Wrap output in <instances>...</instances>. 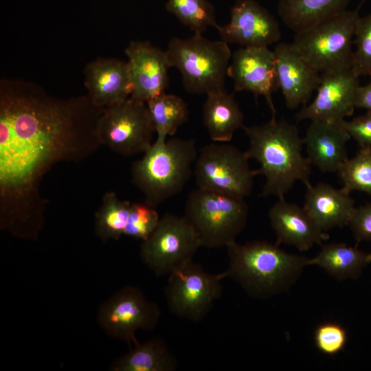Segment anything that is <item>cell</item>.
Instances as JSON below:
<instances>
[{
	"label": "cell",
	"instance_id": "1",
	"mask_svg": "<svg viewBox=\"0 0 371 371\" xmlns=\"http://www.w3.org/2000/svg\"><path fill=\"white\" fill-rule=\"evenodd\" d=\"M104 109L87 94L60 98L32 82L1 80V229L37 239L47 204L42 180L55 165L80 162L98 149Z\"/></svg>",
	"mask_w": 371,
	"mask_h": 371
},
{
	"label": "cell",
	"instance_id": "2",
	"mask_svg": "<svg viewBox=\"0 0 371 371\" xmlns=\"http://www.w3.org/2000/svg\"><path fill=\"white\" fill-rule=\"evenodd\" d=\"M243 128L249 144L246 154L260 164L256 175L265 177L262 196L284 198L297 181L311 185V164L302 153L303 138L295 125L273 115L265 124Z\"/></svg>",
	"mask_w": 371,
	"mask_h": 371
},
{
	"label": "cell",
	"instance_id": "3",
	"mask_svg": "<svg viewBox=\"0 0 371 371\" xmlns=\"http://www.w3.org/2000/svg\"><path fill=\"white\" fill-rule=\"evenodd\" d=\"M226 278L250 296L267 299L288 291L298 280L309 258L289 254L278 244L255 240L227 245Z\"/></svg>",
	"mask_w": 371,
	"mask_h": 371
},
{
	"label": "cell",
	"instance_id": "4",
	"mask_svg": "<svg viewBox=\"0 0 371 371\" xmlns=\"http://www.w3.org/2000/svg\"><path fill=\"white\" fill-rule=\"evenodd\" d=\"M131 168L133 184L144 202L157 207L182 190L197 158L196 141L157 137Z\"/></svg>",
	"mask_w": 371,
	"mask_h": 371
},
{
	"label": "cell",
	"instance_id": "5",
	"mask_svg": "<svg viewBox=\"0 0 371 371\" xmlns=\"http://www.w3.org/2000/svg\"><path fill=\"white\" fill-rule=\"evenodd\" d=\"M165 52L170 67L180 72L188 92L207 95L225 90L232 55L226 42L194 33L188 38H171Z\"/></svg>",
	"mask_w": 371,
	"mask_h": 371
},
{
	"label": "cell",
	"instance_id": "6",
	"mask_svg": "<svg viewBox=\"0 0 371 371\" xmlns=\"http://www.w3.org/2000/svg\"><path fill=\"white\" fill-rule=\"evenodd\" d=\"M185 210L201 247L207 248L227 247L235 242L248 216L244 198L199 188L189 194Z\"/></svg>",
	"mask_w": 371,
	"mask_h": 371
},
{
	"label": "cell",
	"instance_id": "7",
	"mask_svg": "<svg viewBox=\"0 0 371 371\" xmlns=\"http://www.w3.org/2000/svg\"><path fill=\"white\" fill-rule=\"evenodd\" d=\"M357 10H348L296 32L291 43L319 73L352 68Z\"/></svg>",
	"mask_w": 371,
	"mask_h": 371
},
{
	"label": "cell",
	"instance_id": "8",
	"mask_svg": "<svg viewBox=\"0 0 371 371\" xmlns=\"http://www.w3.org/2000/svg\"><path fill=\"white\" fill-rule=\"evenodd\" d=\"M249 159L246 152L233 145L205 146L194 170L198 188L245 199L251 194L256 175L249 167Z\"/></svg>",
	"mask_w": 371,
	"mask_h": 371
},
{
	"label": "cell",
	"instance_id": "9",
	"mask_svg": "<svg viewBox=\"0 0 371 371\" xmlns=\"http://www.w3.org/2000/svg\"><path fill=\"white\" fill-rule=\"evenodd\" d=\"M155 133L146 103L131 97L105 108L98 127L101 146L123 156L144 153Z\"/></svg>",
	"mask_w": 371,
	"mask_h": 371
},
{
	"label": "cell",
	"instance_id": "10",
	"mask_svg": "<svg viewBox=\"0 0 371 371\" xmlns=\"http://www.w3.org/2000/svg\"><path fill=\"white\" fill-rule=\"evenodd\" d=\"M225 271L207 272L190 261L168 275L165 295L169 310L178 317L193 322L203 320L223 292Z\"/></svg>",
	"mask_w": 371,
	"mask_h": 371
},
{
	"label": "cell",
	"instance_id": "11",
	"mask_svg": "<svg viewBox=\"0 0 371 371\" xmlns=\"http://www.w3.org/2000/svg\"><path fill=\"white\" fill-rule=\"evenodd\" d=\"M200 247L199 236L185 216L166 214L160 218L151 235L142 242L140 256L157 276H168L192 261Z\"/></svg>",
	"mask_w": 371,
	"mask_h": 371
},
{
	"label": "cell",
	"instance_id": "12",
	"mask_svg": "<svg viewBox=\"0 0 371 371\" xmlns=\"http://www.w3.org/2000/svg\"><path fill=\"white\" fill-rule=\"evenodd\" d=\"M160 315L158 305L139 288L126 286L100 306L98 322L109 336L132 347L139 342L136 332L154 329Z\"/></svg>",
	"mask_w": 371,
	"mask_h": 371
},
{
	"label": "cell",
	"instance_id": "13",
	"mask_svg": "<svg viewBox=\"0 0 371 371\" xmlns=\"http://www.w3.org/2000/svg\"><path fill=\"white\" fill-rule=\"evenodd\" d=\"M359 78L351 67L321 74L315 98L297 112V120L328 122L345 120L356 108Z\"/></svg>",
	"mask_w": 371,
	"mask_h": 371
},
{
	"label": "cell",
	"instance_id": "14",
	"mask_svg": "<svg viewBox=\"0 0 371 371\" xmlns=\"http://www.w3.org/2000/svg\"><path fill=\"white\" fill-rule=\"evenodd\" d=\"M227 76L236 91H246L265 97L273 115L276 109L272 94L278 89L273 51L266 47H242L232 55Z\"/></svg>",
	"mask_w": 371,
	"mask_h": 371
},
{
	"label": "cell",
	"instance_id": "15",
	"mask_svg": "<svg viewBox=\"0 0 371 371\" xmlns=\"http://www.w3.org/2000/svg\"><path fill=\"white\" fill-rule=\"evenodd\" d=\"M217 31L222 41L242 47H268L281 38L278 21L256 0H238L229 22Z\"/></svg>",
	"mask_w": 371,
	"mask_h": 371
},
{
	"label": "cell",
	"instance_id": "16",
	"mask_svg": "<svg viewBox=\"0 0 371 371\" xmlns=\"http://www.w3.org/2000/svg\"><path fill=\"white\" fill-rule=\"evenodd\" d=\"M125 54L133 87L131 98L146 103L165 93L171 67L165 51L148 41H131Z\"/></svg>",
	"mask_w": 371,
	"mask_h": 371
},
{
	"label": "cell",
	"instance_id": "17",
	"mask_svg": "<svg viewBox=\"0 0 371 371\" xmlns=\"http://www.w3.org/2000/svg\"><path fill=\"white\" fill-rule=\"evenodd\" d=\"M273 52L278 89L286 106L289 109L305 106L319 85L321 74L304 60L291 43H281Z\"/></svg>",
	"mask_w": 371,
	"mask_h": 371
},
{
	"label": "cell",
	"instance_id": "18",
	"mask_svg": "<svg viewBox=\"0 0 371 371\" xmlns=\"http://www.w3.org/2000/svg\"><path fill=\"white\" fill-rule=\"evenodd\" d=\"M85 86L94 104L106 108L131 97L132 83L127 62L111 58H98L85 69Z\"/></svg>",
	"mask_w": 371,
	"mask_h": 371
},
{
	"label": "cell",
	"instance_id": "19",
	"mask_svg": "<svg viewBox=\"0 0 371 371\" xmlns=\"http://www.w3.org/2000/svg\"><path fill=\"white\" fill-rule=\"evenodd\" d=\"M268 216L276 236V244L294 246L305 251L328 238L304 207L280 198L269 210Z\"/></svg>",
	"mask_w": 371,
	"mask_h": 371
},
{
	"label": "cell",
	"instance_id": "20",
	"mask_svg": "<svg viewBox=\"0 0 371 371\" xmlns=\"http://www.w3.org/2000/svg\"><path fill=\"white\" fill-rule=\"evenodd\" d=\"M350 139L341 122L311 121L303 137L307 158L322 172H338L348 158L346 143Z\"/></svg>",
	"mask_w": 371,
	"mask_h": 371
},
{
	"label": "cell",
	"instance_id": "21",
	"mask_svg": "<svg viewBox=\"0 0 371 371\" xmlns=\"http://www.w3.org/2000/svg\"><path fill=\"white\" fill-rule=\"evenodd\" d=\"M350 193L325 183L306 187L304 208L324 232L348 225L355 210Z\"/></svg>",
	"mask_w": 371,
	"mask_h": 371
},
{
	"label": "cell",
	"instance_id": "22",
	"mask_svg": "<svg viewBox=\"0 0 371 371\" xmlns=\"http://www.w3.org/2000/svg\"><path fill=\"white\" fill-rule=\"evenodd\" d=\"M203 106V122L214 142L232 140L243 128L244 115L233 94L225 90L209 93Z\"/></svg>",
	"mask_w": 371,
	"mask_h": 371
},
{
	"label": "cell",
	"instance_id": "23",
	"mask_svg": "<svg viewBox=\"0 0 371 371\" xmlns=\"http://www.w3.org/2000/svg\"><path fill=\"white\" fill-rule=\"evenodd\" d=\"M350 0H278L283 23L295 33L333 17L347 9Z\"/></svg>",
	"mask_w": 371,
	"mask_h": 371
},
{
	"label": "cell",
	"instance_id": "24",
	"mask_svg": "<svg viewBox=\"0 0 371 371\" xmlns=\"http://www.w3.org/2000/svg\"><path fill=\"white\" fill-rule=\"evenodd\" d=\"M370 264L369 253L342 243L324 245L309 265H316L339 280H356Z\"/></svg>",
	"mask_w": 371,
	"mask_h": 371
},
{
	"label": "cell",
	"instance_id": "25",
	"mask_svg": "<svg viewBox=\"0 0 371 371\" xmlns=\"http://www.w3.org/2000/svg\"><path fill=\"white\" fill-rule=\"evenodd\" d=\"M177 366L166 343L156 337L133 345L110 368L113 371H174Z\"/></svg>",
	"mask_w": 371,
	"mask_h": 371
},
{
	"label": "cell",
	"instance_id": "26",
	"mask_svg": "<svg viewBox=\"0 0 371 371\" xmlns=\"http://www.w3.org/2000/svg\"><path fill=\"white\" fill-rule=\"evenodd\" d=\"M157 134V137L166 139L173 135L188 119V109L180 97L163 93L146 102Z\"/></svg>",
	"mask_w": 371,
	"mask_h": 371
},
{
	"label": "cell",
	"instance_id": "27",
	"mask_svg": "<svg viewBox=\"0 0 371 371\" xmlns=\"http://www.w3.org/2000/svg\"><path fill=\"white\" fill-rule=\"evenodd\" d=\"M131 203L119 199L113 192H106L95 213V231L103 241L118 240L124 235Z\"/></svg>",
	"mask_w": 371,
	"mask_h": 371
},
{
	"label": "cell",
	"instance_id": "28",
	"mask_svg": "<svg viewBox=\"0 0 371 371\" xmlns=\"http://www.w3.org/2000/svg\"><path fill=\"white\" fill-rule=\"evenodd\" d=\"M166 8L194 33L202 34L210 27L216 30L219 27L214 7L207 0H168Z\"/></svg>",
	"mask_w": 371,
	"mask_h": 371
},
{
	"label": "cell",
	"instance_id": "29",
	"mask_svg": "<svg viewBox=\"0 0 371 371\" xmlns=\"http://www.w3.org/2000/svg\"><path fill=\"white\" fill-rule=\"evenodd\" d=\"M338 173L345 190L371 196V149L360 148L352 158L346 159Z\"/></svg>",
	"mask_w": 371,
	"mask_h": 371
},
{
	"label": "cell",
	"instance_id": "30",
	"mask_svg": "<svg viewBox=\"0 0 371 371\" xmlns=\"http://www.w3.org/2000/svg\"><path fill=\"white\" fill-rule=\"evenodd\" d=\"M159 220L155 207L146 202L131 203L124 235L143 242L154 232Z\"/></svg>",
	"mask_w": 371,
	"mask_h": 371
},
{
	"label": "cell",
	"instance_id": "31",
	"mask_svg": "<svg viewBox=\"0 0 371 371\" xmlns=\"http://www.w3.org/2000/svg\"><path fill=\"white\" fill-rule=\"evenodd\" d=\"M354 45L352 69L358 76L371 77V12L359 18Z\"/></svg>",
	"mask_w": 371,
	"mask_h": 371
},
{
	"label": "cell",
	"instance_id": "32",
	"mask_svg": "<svg viewBox=\"0 0 371 371\" xmlns=\"http://www.w3.org/2000/svg\"><path fill=\"white\" fill-rule=\"evenodd\" d=\"M314 341L321 352L326 355H335L345 348L348 341L347 330L339 323L324 322L315 329Z\"/></svg>",
	"mask_w": 371,
	"mask_h": 371
},
{
	"label": "cell",
	"instance_id": "33",
	"mask_svg": "<svg viewBox=\"0 0 371 371\" xmlns=\"http://www.w3.org/2000/svg\"><path fill=\"white\" fill-rule=\"evenodd\" d=\"M346 131L360 146L371 149V111L357 116L351 120H344Z\"/></svg>",
	"mask_w": 371,
	"mask_h": 371
},
{
	"label": "cell",
	"instance_id": "34",
	"mask_svg": "<svg viewBox=\"0 0 371 371\" xmlns=\"http://www.w3.org/2000/svg\"><path fill=\"white\" fill-rule=\"evenodd\" d=\"M348 225L358 243L371 241V202L355 208Z\"/></svg>",
	"mask_w": 371,
	"mask_h": 371
},
{
	"label": "cell",
	"instance_id": "35",
	"mask_svg": "<svg viewBox=\"0 0 371 371\" xmlns=\"http://www.w3.org/2000/svg\"><path fill=\"white\" fill-rule=\"evenodd\" d=\"M356 108L371 111V80L365 85L359 87L356 102Z\"/></svg>",
	"mask_w": 371,
	"mask_h": 371
},
{
	"label": "cell",
	"instance_id": "36",
	"mask_svg": "<svg viewBox=\"0 0 371 371\" xmlns=\"http://www.w3.org/2000/svg\"><path fill=\"white\" fill-rule=\"evenodd\" d=\"M370 264H371V252L369 253Z\"/></svg>",
	"mask_w": 371,
	"mask_h": 371
}]
</instances>
